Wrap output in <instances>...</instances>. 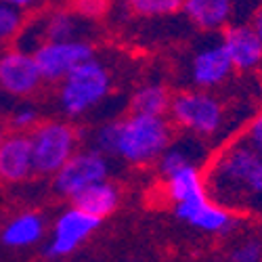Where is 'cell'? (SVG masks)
I'll return each instance as SVG.
<instances>
[{
	"label": "cell",
	"mask_w": 262,
	"mask_h": 262,
	"mask_svg": "<svg viewBox=\"0 0 262 262\" xmlns=\"http://www.w3.org/2000/svg\"><path fill=\"white\" fill-rule=\"evenodd\" d=\"M210 200L233 210L262 206V158L242 139L227 143L204 170Z\"/></svg>",
	"instance_id": "1"
},
{
	"label": "cell",
	"mask_w": 262,
	"mask_h": 262,
	"mask_svg": "<svg viewBox=\"0 0 262 262\" xmlns=\"http://www.w3.org/2000/svg\"><path fill=\"white\" fill-rule=\"evenodd\" d=\"M172 141V124L166 116L130 114L116 120L114 158L133 166H147L158 162Z\"/></svg>",
	"instance_id": "2"
},
{
	"label": "cell",
	"mask_w": 262,
	"mask_h": 262,
	"mask_svg": "<svg viewBox=\"0 0 262 262\" xmlns=\"http://www.w3.org/2000/svg\"><path fill=\"white\" fill-rule=\"evenodd\" d=\"M112 93V74L99 59H89L59 82V107L68 118H80Z\"/></svg>",
	"instance_id": "3"
},
{
	"label": "cell",
	"mask_w": 262,
	"mask_h": 262,
	"mask_svg": "<svg viewBox=\"0 0 262 262\" xmlns=\"http://www.w3.org/2000/svg\"><path fill=\"white\" fill-rule=\"evenodd\" d=\"M168 118L170 124L179 126L185 133L198 139H208L223 130L227 112L223 101L210 91L191 89L172 95Z\"/></svg>",
	"instance_id": "4"
},
{
	"label": "cell",
	"mask_w": 262,
	"mask_h": 262,
	"mask_svg": "<svg viewBox=\"0 0 262 262\" xmlns=\"http://www.w3.org/2000/svg\"><path fill=\"white\" fill-rule=\"evenodd\" d=\"M34 174L53 177V174L78 151V130L63 120L38 122L30 130Z\"/></svg>",
	"instance_id": "5"
},
{
	"label": "cell",
	"mask_w": 262,
	"mask_h": 262,
	"mask_svg": "<svg viewBox=\"0 0 262 262\" xmlns=\"http://www.w3.org/2000/svg\"><path fill=\"white\" fill-rule=\"evenodd\" d=\"M109 177V158L97 149H82L53 174V187L61 198L74 200L80 191Z\"/></svg>",
	"instance_id": "6"
},
{
	"label": "cell",
	"mask_w": 262,
	"mask_h": 262,
	"mask_svg": "<svg viewBox=\"0 0 262 262\" xmlns=\"http://www.w3.org/2000/svg\"><path fill=\"white\" fill-rule=\"evenodd\" d=\"M34 61L45 82H61L80 63L95 57L91 42L82 38L78 40H61V42H42L34 51Z\"/></svg>",
	"instance_id": "7"
},
{
	"label": "cell",
	"mask_w": 262,
	"mask_h": 262,
	"mask_svg": "<svg viewBox=\"0 0 262 262\" xmlns=\"http://www.w3.org/2000/svg\"><path fill=\"white\" fill-rule=\"evenodd\" d=\"M34 55L13 47L0 53V89L11 97H30L42 86Z\"/></svg>",
	"instance_id": "8"
},
{
	"label": "cell",
	"mask_w": 262,
	"mask_h": 262,
	"mask_svg": "<svg viewBox=\"0 0 262 262\" xmlns=\"http://www.w3.org/2000/svg\"><path fill=\"white\" fill-rule=\"evenodd\" d=\"M231 59L223 47L221 38L208 40L189 59V80L193 82L195 89L212 91L225 84L233 74Z\"/></svg>",
	"instance_id": "9"
},
{
	"label": "cell",
	"mask_w": 262,
	"mask_h": 262,
	"mask_svg": "<svg viewBox=\"0 0 262 262\" xmlns=\"http://www.w3.org/2000/svg\"><path fill=\"white\" fill-rule=\"evenodd\" d=\"M101 225V218L84 212L76 206L68 208L53 227V237L47 246V256L49 258H59L72 254L78 246H82L91 233H95Z\"/></svg>",
	"instance_id": "10"
},
{
	"label": "cell",
	"mask_w": 262,
	"mask_h": 262,
	"mask_svg": "<svg viewBox=\"0 0 262 262\" xmlns=\"http://www.w3.org/2000/svg\"><path fill=\"white\" fill-rule=\"evenodd\" d=\"M221 42L233 70L254 72L262 65V40L250 24H231L223 30Z\"/></svg>",
	"instance_id": "11"
},
{
	"label": "cell",
	"mask_w": 262,
	"mask_h": 262,
	"mask_svg": "<svg viewBox=\"0 0 262 262\" xmlns=\"http://www.w3.org/2000/svg\"><path fill=\"white\" fill-rule=\"evenodd\" d=\"M174 214L179 221L206 231V233H221L227 235L235 227V216L229 208L216 204L210 200V195L198 202H185V204H174Z\"/></svg>",
	"instance_id": "12"
},
{
	"label": "cell",
	"mask_w": 262,
	"mask_h": 262,
	"mask_svg": "<svg viewBox=\"0 0 262 262\" xmlns=\"http://www.w3.org/2000/svg\"><path fill=\"white\" fill-rule=\"evenodd\" d=\"M34 174L30 135L13 133L0 143V181L24 183Z\"/></svg>",
	"instance_id": "13"
},
{
	"label": "cell",
	"mask_w": 262,
	"mask_h": 262,
	"mask_svg": "<svg viewBox=\"0 0 262 262\" xmlns=\"http://www.w3.org/2000/svg\"><path fill=\"white\" fill-rule=\"evenodd\" d=\"M233 5L235 0H183L181 11L198 30L216 34L233 24Z\"/></svg>",
	"instance_id": "14"
},
{
	"label": "cell",
	"mask_w": 262,
	"mask_h": 262,
	"mask_svg": "<svg viewBox=\"0 0 262 262\" xmlns=\"http://www.w3.org/2000/svg\"><path fill=\"white\" fill-rule=\"evenodd\" d=\"M164 189L168 200L174 204H185V202H198L208 198L206 181H204V170L198 164H189L177 172L164 177Z\"/></svg>",
	"instance_id": "15"
},
{
	"label": "cell",
	"mask_w": 262,
	"mask_h": 262,
	"mask_svg": "<svg viewBox=\"0 0 262 262\" xmlns=\"http://www.w3.org/2000/svg\"><path fill=\"white\" fill-rule=\"evenodd\" d=\"M72 206L103 221L105 216H109L120 206V189L109 179H105L101 183H95L91 187H86L84 191H80L72 200Z\"/></svg>",
	"instance_id": "16"
},
{
	"label": "cell",
	"mask_w": 262,
	"mask_h": 262,
	"mask_svg": "<svg viewBox=\"0 0 262 262\" xmlns=\"http://www.w3.org/2000/svg\"><path fill=\"white\" fill-rule=\"evenodd\" d=\"M206 156V145L200 143L198 137L191 139H179V141H170V145L164 149V154L158 158V168L162 177L177 172L189 164H198L204 160Z\"/></svg>",
	"instance_id": "17"
},
{
	"label": "cell",
	"mask_w": 262,
	"mask_h": 262,
	"mask_svg": "<svg viewBox=\"0 0 262 262\" xmlns=\"http://www.w3.org/2000/svg\"><path fill=\"white\" fill-rule=\"evenodd\" d=\"M42 235H45V218L36 212H21L7 223L0 239L11 248H28L40 242Z\"/></svg>",
	"instance_id": "18"
},
{
	"label": "cell",
	"mask_w": 262,
	"mask_h": 262,
	"mask_svg": "<svg viewBox=\"0 0 262 262\" xmlns=\"http://www.w3.org/2000/svg\"><path fill=\"white\" fill-rule=\"evenodd\" d=\"M38 24H40L42 40L61 42V40H78L84 28V19L76 15L74 11L59 9V11H53L45 17H40Z\"/></svg>",
	"instance_id": "19"
},
{
	"label": "cell",
	"mask_w": 262,
	"mask_h": 262,
	"mask_svg": "<svg viewBox=\"0 0 262 262\" xmlns=\"http://www.w3.org/2000/svg\"><path fill=\"white\" fill-rule=\"evenodd\" d=\"M172 95L160 82L143 84L130 97V109L133 114H145V116H166L170 109Z\"/></svg>",
	"instance_id": "20"
},
{
	"label": "cell",
	"mask_w": 262,
	"mask_h": 262,
	"mask_svg": "<svg viewBox=\"0 0 262 262\" xmlns=\"http://www.w3.org/2000/svg\"><path fill=\"white\" fill-rule=\"evenodd\" d=\"M124 5L141 17H170L181 11L183 0H124Z\"/></svg>",
	"instance_id": "21"
},
{
	"label": "cell",
	"mask_w": 262,
	"mask_h": 262,
	"mask_svg": "<svg viewBox=\"0 0 262 262\" xmlns=\"http://www.w3.org/2000/svg\"><path fill=\"white\" fill-rule=\"evenodd\" d=\"M24 11H19L11 5H7L5 0H0V47L9 45L11 40L17 38L19 30L24 28Z\"/></svg>",
	"instance_id": "22"
},
{
	"label": "cell",
	"mask_w": 262,
	"mask_h": 262,
	"mask_svg": "<svg viewBox=\"0 0 262 262\" xmlns=\"http://www.w3.org/2000/svg\"><path fill=\"white\" fill-rule=\"evenodd\" d=\"M38 122H40L38 109L34 105H28V103L19 105L9 118V124L13 128V133H24V135H28L32 128H36Z\"/></svg>",
	"instance_id": "23"
},
{
	"label": "cell",
	"mask_w": 262,
	"mask_h": 262,
	"mask_svg": "<svg viewBox=\"0 0 262 262\" xmlns=\"http://www.w3.org/2000/svg\"><path fill=\"white\" fill-rule=\"evenodd\" d=\"M109 9V0H72V11L82 19H101Z\"/></svg>",
	"instance_id": "24"
},
{
	"label": "cell",
	"mask_w": 262,
	"mask_h": 262,
	"mask_svg": "<svg viewBox=\"0 0 262 262\" xmlns=\"http://www.w3.org/2000/svg\"><path fill=\"white\" fill-rule=\"evenodd\" d=\"M242 139L262 158V112H258L250 120V124L246 126V130L242 133Z\"/></svg>",
	"instance_id": "25"
},
{
	"label": "cell",
	"mask_w": 262,
	"mask_h": 262,
	"mask_svg": "<svg viewBox=\"0 0 262 262\" xmlns=\"http://www.w3.org/2000/svg\"><path fill=\"white\" fill-rule=\"evenodd\" d=\"M262 246L258 242H248L233 252V262H260Z\"/></svg>",
	"instance_id": "26"
},
{
	"label": "cell",
	"mask_w": 262,
	"mask_h": 262,
	"mask_svg": "<svg viewBox=\"0 0 262 262\" xmlns=\"http://www.w3.org/2000/svg\"><path fill=\"white\" fill-rule=\"evenodd\" d=\"M252 28H254V32L260 36V40H262V3L258 5V9L254 11V15H252V24H250Z\"/></svg>",
	"instance_id": "27"
},
{
	"label": "cell",
	"mask_w": 262,
	"mask_h": 262,
	"mask_svg": "<svg viewBox=\"0 0 262 262\" xmlns=\"http://www.w3.org/2000/svg\"><path fill=\"white\" fill-rule=\"evenodd\" d=\"M5 3L11 5V7H15V9H19V11H24V9L36 5V0H5Z\"/></svg>",
	"instance_id": "28"
},
{
	"label": "cell",
	"mask_w": 262,
	"mask_h": 262,
	"mask_svg": "<svg viewBox=\"0 0 262 262\" xmlns=\"http://www.w3.org/2000/svg\"><path fill=\"white\" fill-rule=\"evenodd\" d=\"M3 139H5V133H3V128H0V143H3Z\"/></svg>",
	"instance_id": "29"
},
{
	"label": "cell",
	"mask_w": 262,
	"mask_h": 262,
	"mask_svg": "<svg viewBox=\"0 0 262 262\" xmlns=\"http://www.w3.org/2000/svg\"><path fill=\"white\" fill-rule=\"evenodd\" d=\"M258 70H260V72H262V65H260V68H258Z\"/></svg>",
	"instance_id": "30"
}]
</instances>
